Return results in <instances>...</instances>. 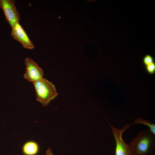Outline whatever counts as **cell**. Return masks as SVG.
Masks as SVG:
<instances>
[{
	"label": "cell",
	"instance_id": "1",
	"mask_svg": "<svg viewBox=\"0 0 155 155\" xmlns=\"http://www.w3.org/2000/svg\"><path fill=\"white\" fill-rule=\"evenodd\" d=\"M136 155H152L155 146V135L149 130L140 132L129 144Z\"/></svg>",
	"mask_w": 155,
	"mask_h": 155
},
{
	"label": "cell",
	"instance_id": "2",
	"mask_svg": "<svg viewBox=\"0 0 155 155\" xmlns=\"http://www.w3.org/2000/svg\"><path fill=\"white\" fill-rule=\"evenodd\" d=\"M33 84L36 100L44 106H47L58 95L54 85L45 78H42Z\"/></svg>",
	"mask_w": 155,
	"mask_h": 155
},
{
	"label": "cell",
	"instance_id": "3",
	"mask_svg": "<svg viewBox=\"0 0 155 155\" xmlns=\"http://www.w3.org/2000/svg\"><path fill=\"white\" fill-rule=\"evenodd\" d=\"M130 125L127 124L119 129L110 125L115 142V155H131L132 152L129 144L126 143L123 138V133Z\"/></svg>",
	"mask_w": 155,
	"mask_h": 155
},
{
	"label": "cell",
	"instance_id": "4",
	"mask_svg": "<svg viewBox=\"0 0 155 155\" xmlns=\"http://www.w3.org/2000/svg\"><path fill=\"white\" fill-rule=\"evenodd\" d=\"M15 3V1L12 0H0V7L3 11L6 20L11 27L19 22L20 20L19 13Z\"/></svg>",
	"mask_w": 155,
	"mask_h": 155
},
{
	"label": "cell",
	"instance_id": "5",
	"mask_svg": "<svg viewBox=\"0 0 155 155\" xmlns=\"http://www.w3.org/2000/svg\"><path fill=\"white\" fill-rule=\"evenodd\" d=\"M26 71L24 77L28 81L32 83L43 78L42 69L32 59L26 57L25 60Z\"/></svg>",
	"mask_w": 155,
	"mask_h": 155
},
{
	"label": "cell",
	"instance_id": "6",
	"mask_svg": "<svg viewBox=\"0 0 155 155\" xmlns=\"http://www.w3.org/2000/svg\"><path fill=\"white\" fill-rule=\"evenodd\" d=\"M12 28L11 34L14 38L19 41L25 48L30 49L34 48L33 44L19 22L16 23Z\"/></svg>",
	"mask_w": 155,
	"mask_h": 155
},
{
	"label": "cell",
	"instance_id": "7",
	"mask_svg": "<svg viewBox=\"0 0 155 155\" xmlns=\"http://www.w3.org/2000/svg\"><path fill=\"white\" fill-rule=\"evenodd\" d=\"M22 150L24 155H37L40 151L39 145L35 141L28 140L23 144Z\"/></svg>",
	"mask_w": 155,
	"mask_h": 155
},
{
	"label": "cell",
	"instance_id": "8",
	"mask_svg": "<svg viewBox=\"0 0 155 155\" xmlns=\"http://www.w3.org/2000/svg\"><path fill=\"white\" fill-rule=\"evenodd\" d=\"M134 124H142L146 125L148 127L150 131L155 135V124L149 120L141 118H138L130 125Z\"/></svg>",
	"mask_w": 155,
	"mask_h": 155
},
{
	"label": "cell",
	"instance_id": "9",
	"mask_svg": "<svg viewBox=\"0 0 155 155\" xmlns=\"http://www.w3.org/2000/svg\"><path fill=\"white\" fill-rule=\"evenodd\" d=\"M142 62L145 66L154 62V59L151 55L147 54L143 57L142 59Z\"/></svg>",
	"mask_w": 155,
	"mask_h": 155
},
{
	"label": "cell",
	"instance_id": "10",
	"mask_svg": "<svg viewBox=\"0 0 155 155\" xmlns=\"http://www.w3.org/2000/svg\"><path fill=\"white\" fill-rule=\"evenodd\" d=\"M145 70L150 74H154L155 73V63L154 62L145 66Z\"/></svg>",
	"mask_w": 155,
	"mask_h": 155
},
{
	"label": "cell",
	"instance_id": "11",
	"mask_svg": "<svg viewBox=\"0 0 155 155\" xmlns=\"http://www.w3.org/2000/svg\"><path fill=\"white\" fill-rule=\"evenodd\" d=\"M44 155H53L50 148H48Z\"/></svg>",
	"mask_w": 155,
	"mask_h": 155
},
{
	"label": "cell",
	"instance_id": "12",
	"mask_svg": "<svg viewBox=\"0 0 155 155\" xmlns=\"http://www.w3.org/2000/svg\"><path fill=\"white\" fill-rule=\"evenodd\" d=\"M131 155H136L133 153H132Z\"/></svg>",
	"mask_w": 155,
	"mask_h": 155
}]
</instances>
